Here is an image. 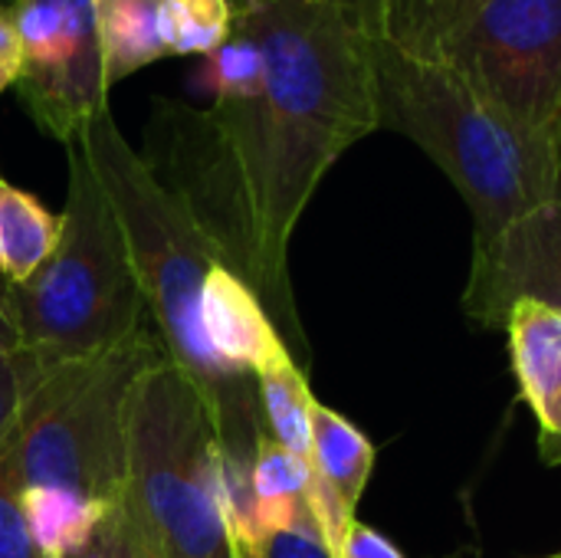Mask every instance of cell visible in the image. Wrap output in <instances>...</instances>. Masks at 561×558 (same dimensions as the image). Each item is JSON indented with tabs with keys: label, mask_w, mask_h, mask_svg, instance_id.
<instances>
[{
	"label": "cell",
	"mask_w": 561,
	"mask_h": 558,
	"mask_svg": "<svg viewBox=\"0 0 561 558\" xmlns=\"http://www.w3.org/2000/svg\"><path fill=\"white\" fill-rule=\"evenodd\" d=\"M233 10L263 56L256 92L210 109L154 99L138 155L220 263L256 289L276 329L302 345L289 240L329 168L378 128L371 36L329 0Z\"/></svg>",
	"instance_id": "1"
},
{
	"label": "cell",
	"mask_w": 561,
	"mask_h": 558,
	"mask_svg": "<svg viewBox=\"0 0 561 558\" xmlns=\"http://www.w3.org/2000/svg\"><path fill=\"white\" fill-rule=\"evenodd\" d=\"M76 141L115 207L148 322L158 332L168 362L201 395L220 454L250 467L256 444L266 434L256 378L227 368L214 355L201 316L204 280L210 266L220 263L214 243L128 145L112 109H102Z\"/></svg>",
	"instance_id": "2"
},
{
	"label": "cell",
	"mask_w": 561,
	"mask_h": 558,
	"mask_svg": "<svg viewBox=\"0 0 561 558\" xmlns=\"http://www.w3.org/2000/svg\"><path fill=\"white\" fill-rule=\"evenodd\" d=\"M378 128L411 138L460 191L473 247L561 197V141L539 135L477 92L440 56L371 39Z\"/></svg>",
	"instance_id": "3"
},
{
	"label": "cell",
	"mask_w": 561,
	"mask_h": 558,
	"mask_svg": "<svg viewBox=\"0 0 561 558\" xmlns=\"http://www.w3.org/2000/svg\"><path fill=\"white\" fill-rule=\"evenodd\" d=\"M62 230L49 260L20 286H3V303L43 368L92 358L148 326L131 253L79 141L66 145Z\"/></svg>",
	"instance_id": "4"
},
{
	"label": "cell",
	"mask_w": 561,
	"mask_h": 558,
	"mask_svg": "<svg viewBox=\"0 0 561 558\" xmlns=\"http://www.w3.org/2000/svg\"><path fill=\"white\" fill-rule=\"evenodd\" d=\"M220 447L201 395L168 362L135 385L122 520L148 558H230L220 516Z\"/></svg>",
	"instance_id": "5"
},
{
	"label": "cell",
	"mask_w": 561,
	"mask_h": 558,
	"mask_svg": "<svg viewBox=\"0 0 561 558\" xmlns=\"http://www.w3.org/2000/svg\"><path fill=\"white\" fill-rule=\"evenodd\" d=\"M164 358L151 326L79 362L46 372L0 451L16 490L62 487L105 506H122L128 464V414L138 378Z\"/></svg>",
	"instance_id": "6"
},
{
	"label": "cell",
	"mask_w": 561,
	"mask_h": 558,
	"mask_svg": "<svg viewBox=\"0 0 561 558\" xmlns=\"http://www.w3.org/2000/svg\"><path fill=\"white\" fill-rule=\"evenodd\" d=\"M434 56L516 122L561 141V0H483Z\"/></svg>",
	"instance_id": "7"
},
{
	"label": "cell",
	"mask_w": 561,
	"mask_h": 558,
	"mask_svg": "<svg viewBox=\"0 0 561 558\" xmlns=\"http://www.w3.org/2000/svg\"><path fill=\"white\" fill-rule=\"evenodd\" d=\"M10 23L23 46L16 99L36 128L62 148L108 109V82L92 0H10Z\"/></svg>",
	"instance_id": "8"
},
{
	"label": "cell",
	"mask_w": 561,
	"mask_h": 558,
	"mask_svg": "<svg viewBox=\"0 0 561 558\" xmlns=\"http://www.w3.org/2000/svg\"><path fill=\"white\" fill-rule=\"evenodd\" d=\"M516 303H539L561 312V197L516 217L493 240L473 247L463 289L467 319L503 329Z\"/></svg>",
	"instance_id": "9"
},
{
	"label": "cell",
	"mask_w": 561,
	"mask_h": 558,
	"mask_svg": "<svg viewBox=\"0 0 561 558\" xmlns=\"http://www.w3.org/2000/svg\"><path fill=\"white\" fill-rule=\"evenodd\" d=\"M201 316L207 345L227 368L240 375L256 378L263 368L293 355L256 289L224 263L210 266L204 280Z\"/></svg>",
	"instance_id": "10"
},
{
	"label": "cell",
	"mask_w": 561,
	"mask_h": 558,
	"mask_svg": "<svg viewBox=\"0 0 561 558\" xmlns=\"http://www.w3.org/2000/svg\"><path fill=\"white\" fill-rule=\"evenodd\" d=\"M375 470V444L339 411L312 405V451L306 503L316 520H352Z\"/></svg>",
	"instance_id": "11"
},
{
	"label": "cell",
	"mask_w": 561,
	"mask_h": 558,
	"mask_svg": "<svg viewBox=\"0 0 561 558\" xmlns=\"http://www.w3.org/2000/svg\"><path fill=\"white\" fill-rule=\"evenodd\" d=\"M510 358L519 395L539 421V434L561 431V312L516 303L506 316Z\"/></svg>",
	"instance_id": "12"
},
{
	"label": "cell",
	"mask_w": 561,
	"mask_h": 558,
	"mask_svg": "<svg viewBox=\"0 0 561 558\" xmlns=\"http://www.w3.org/2000/svg\"><path fill=\"white\" fill-rule=\"evenodd\" d=\"M20 506L39 558L79 556L118 513V506L95 503L62 487H26L20 490Z\"/></svg>",
	"instance_id": "13"
},
{
	"label": "cell",
	"mask_w": 561,
	"mask_h": 558,
	"mask_svg": "<svg viewBox=\"0 0 561 558\" xmlns=\"http://www.w3.org/2000/svg\"><path fill=\"white\" fill-rule=\"evenodd\" d=\"M102 69L108 89L168 56L161 36V0H92Z\"/></svg>",
	"instance_id": "14"
},
{
	"label": "cell",
	"mask_w": 561,
	"mask_h": 558,
	"mask_svg": "<svg viewBox=\"0 0 561 558\" xmlns=\"http://www.w3.org/2000/svg\"><path fill=\"white\" fill-rule=\"evenodd\" d=\"M62 220L36 194L0 178V276L3 286L26 283L56 250Z\"/></svg>",
	"instance_id": "15"
},
{
	"label": "cell",
	"mask_w": 561,
	"mask_h": 558,
	"mask_svg": "<svg viewBox=\"0 0 561 558\" xmlns=\"http://www.w3.org/2000/svg\"><path fill=\"white\" fill-rule=\"evenodd\" d=\"M250 490H253V520H256V549L289 529L306 510L309 490V464L276 444L270 434L260 437L253 464H250Z\"/></svg>",
	"instance_id": "16"
},
{
	"label": "cell",
	"mask_w": 561,
	"mask_h": 558,
	"mask_svg": "<svg viewBox=\"0 0 561 558\" xmlns=\"http://www.w3.org/2000/svg\"><path fill=\"white\" fill-rule=\"evenodd\" d=\"M256 398L266 434L283 444L289 454L309 464L312 451V391L306 382V372L299 368L296 355L279 358L276 365L263 368L256 375Z\"/></svg>",
	"instance_id": "17"
},
{
	"label": "cell",
	"mask_w": 561,
	"mask_h": 558,
	"mask_svg": "<svg viewBox=\"0 0 561 558\" xmlns=\"http://www.w3.org/2000/svg\"><path fill=\"white\" fill-rule=\"evenodd\" d=\"M233 0H161L158 20L168 56H210L233 36Z\"/></svg>",
	"instance_id": "18"
},
{
	"label": "cell",
	"mask_w": 561,
	"mask_h": 558,
	"mask_svg": "<svg viewBox=\"0 0 561 558\" xmlns=\"http://www.w3.org/2000/svg\"><path fill=\"white\" fill-rule=\"evenodd\" d=\"M483 0H408V13L401 23V33L394 46L421 56H434L440 43L463 26V20L480 7Z\"/></svg>",
	"instance_id": "19"
},
{
	"label": "cell",
	"mask_w": 561,
	"mask_h": 558,
	"mask_svg": "<svg viewBox=\"0 0 561 558\" xmlns=\"http://www.w3.org/2000/svg\"><path fill=\"white\" fill-rule=\"evenodd\" d=\"M46 372L49 368H43V362L30 349H0V451L13 437L26 401L39 388Z\"/></svg>",
	"instance_id": "20"
},
{
	"label": "cell",
	"mask_w": 561,
	"mask_h": 558,
	"mask_svg": "<svg viewBox=\"0 0 561 558\" xmlns=\"http://www.w3.org/2000/svg\"><path fill=\"white\" fill-rule=\"evenodd\" d=\"M0 558H39L26 533L20 490L3 460H0Z\"/></svg>",
	"instance_id": "21"
},
{
	"label": "cell",
	"mask_w": 561,
	"mask_h": 558,
	"mask_svg": "<svg viewBox=\"0 0 561 558\" xmlns=\"http://www.w3.org/2000/svg\"><path fill=\"white\" fill-rule=\"evenodd\" d=\"M233 3H247V0H233ZM335 7H342L371 39L381 43H394L408 13V0H329Z\"/></svg>",
	"instance_id": "22"
},
{
	"label": "cell",
	"mask_w": 561,
	"mask_h": 558,
	"mask_svg": "<svg viewBox=\"0 0 561 558\" xmlns=\"http://www.w3.org/2000/svg\"><path fill=\"white\" fill-rule=\"evenodd\" d=\"M240 549V546H237ZM247 558H332L329 556V546L312 520V513L306 510L289 529L270 536L253 556Z\"/></svg>",
	"instance_id": "23"
},
{
	"label": "cell",
	"mask_w": 561,
	"mask_h": 558,
	"mask_svg": "<svg viewBox=\"0 0 561 558\" xmlns=\"http://www.w3.org/2000/svg\"><path fill=\"white\" fill-rule=\"evenodd\" d=\"M339 558H408L391 539H385L378 529L365 526V523H352L348 536H345V546H342V556Z\"/></svg>",
	"instance_id": "24"
},
{
	"label": "cell",
	"mask_w": 561,
	"mask_h": 558,
	"mask_svg": "<svg viewBox=\"0 0 561 558\" xmlns=\"http://www.w3.org/2000/svg\"><path fill=\"white\" fill-rule=\"evenodd\" d=\"M20 69H23V46H20V36H16L10 13L3 7L0 10V92L16 86Z\"/></svg>",
	"instance_id": "25"
},
{
	"label": "cell",
	"mask_w": 561,
	"mask_h": 558,
	"mask_svg": "<svg viewBox=\"0 0 561 558\" xmlns=\"http://www.w3.org/2000/svg\"><path fill=\"white\" fill-rule=\"evenodd\" d=\"M112 558H148L145 549L138 546V539L131 536L128 523L122 520V513H115V536H112Z\"/></svg>",
	"instance_id": "26"
},
{
	"label": "cell",
	"mask_w": 561,
	"mask_h": 558,
	"mask_svg": "<svg viewBox=\"0 0 561 558\" xmlns=\"http://www.w3.org/2000/svg\"><path fill=\"white\" fill-rule=\"evenodd\" d=\"M112 536H115V516L108 520V526L79 553V556H72V558H112Z\"/></svg>",
	"instance_id": "27"
},
{
	"label": "cell",
	"mask_w": 561,
	"mask_h": 558,
	"mask_svg": "<svg viewBox=\"0 0 561 558\" xmlns=\"http://www.w3.org/2000/svg\"><path fill=\"white\" fill-rule=\"evenodd\" d=\"M0 349H20V332H16L13 316L3 303V289H0Z\"/></svg>",
	"instance_id": "28"
},
{
	"label": "cell",
	"mask_w": 561,
	"mask_h": 558,
	"mask_svg": "<svg viewBox=\"0 0 561 558\" xmlns=\"http://www.w3.org/2000/svg\"><path fill=\"white\" fill-rule=\"evenodd\" d=\"M539 457L546 464H561V431L559 434H539Z\"/></svg>",
	"instance_id": "29"
},
{
	"label": "cell",
	"mask_w": 561,
	"mask_h": 558,
	"mask_svg": "<svg viewBox=\"0 0 561 558\" xmlns=\"http://www.w3.org/2000/svg\"><path fill=\"white\" fill-rule=\"evenodd\" d=\"M230 558H247V553H243V549H237V546H230Z\"/></svg>",
	"instance_id": "30"
},
{
	"label": "cell",
	"mask_w": 561,
	"mask_h": 558,
	"mask_svg": "<svg viewBox=\"0 0 561 558\" xmlns=\"http://www.w3.org/2000/svg\"><path fill=\"white\" fill-rule=\"evenodd\" d=\"M3 7H10V0H0V10H3Z\"/></svg>",
	"instance_id": "31"
},
{
	"label": "cell",
	"mask_w": 561,
	"mask_h": 558,
	"mask_svg": "<svg viewBox=\"0 0 561 558\" xmlns=\"http://www.w3.org/2000/svg\"><path fill=\"white\" fill-rule=\"evenodd\" d=\"M0 289H3V276H0Z\"/></svg>",
	"instance_id": "32"
},
{
	"label": "cell",
	"mask_w": 561,
	"mask_h": 558,
	"mask_svg": "<svg viewBox=\"0 0 561 558\" xmlns=\"http://www.w3.org/2000/svg\"><path fill=\"white\" fill-rule=\"evenodd\" d=\"M552 558H561V556H552Z\"/></svg>",
	"instance_id": "33"
}]
</instances>
